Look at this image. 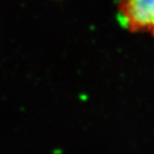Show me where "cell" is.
I'll return each instance as SVG.
<instances>
[{
	"label": "cell",
	"mask_w": 154,
	"mask_h": 154,
	"mask_svg": "<svg viewBox=\"0 0 154 154\" xmlns=\"http://www.w3.org/2000/svg\"><path fill=\"white\" fill-rule=\"evenodd\" d=\"M118 14L128 31L154 37V0H119Z\"/></svg>",
	"instance_id": "cell-1"
}]
</instances>
